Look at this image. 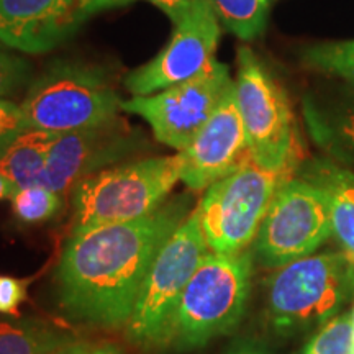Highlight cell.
Returning <instances> with one entry per match:
<instances>
[{
    "instance_id": "ba28073f",
    "label": "cell",
    "mask_w": 354,
    "mask_h": 354,
    "mask_svg": "<svg viewBox=\"0 0 354 354\" xmlns=\"http://www.w3.org/2000/svg\"><path fill=\"white\" fill-rule=\"evenodd\" d=\"M234 94L250 156L271 171L294 172L300 141L294 110L286 91L250 48H240Z\"/></svg>"
},
{
    "instance_id": "83f0119b",
    "label": "cell",
    "mask_w": 354,
    "mask_h": 354,
    "mask_svg": "<svg viewBox=\"0 0 354 354\" xmlns=\"http://www.w3.org/2000/svg\"><path fill=\"white\" fill-rule=\"evenodd\" d=\"M131 2V0H86V6L88 8V13H94L97 10H102V8L120 6V3Z\"/></svg>"
},
{
    "instance_id": "52a82bcc",
    "label": "cell",
    "mask_w": 354,
    "mask_h": 354,
    "mask_svg": "<svg viewBox=\"0 0 354 354\" xmlns=\"http://www.w3.org/2000/svg\"><path fill=\"white\" fill-rule=\"evenodd\" d=\"M292 171H271L251 156L205 190L196 212L212 253L234 254L254 243L276 192Z\"/></svg>"
},
{
    "instance_id": "6da1fadb",
    "label": "cell",
    "mask_w": 354,
    "mask_h": 354,
    "mask_svg": "<svg viewBox=\"0 0 354 354\" xmlns=\"http://www.w3.org/2000/svg\"><path fill=\"white\" fill-rule=\"evenodd\" d=\"M185 216V203L174 201L143 218L71 233L56 272L64 312L91 325L125 326L159 248Z\"/></svg>"
},
{
    "instance_id": "d6986e66",
    "label": "cell",
    "mask_w": 354,
    "mask_h": 354,
    "mask_svg": "<svg viewBox=\"0 0 354 354\" xmlns=\"http://www.w3.org/2000/svg\"><path fill=\"white\" fill-rule=\"evenodd\" d=\"M299 354H354L351 312L338 313L323 323Z\"/></svg>"
},
{
    "instance_id": "4fadbf2b",
    "label": "cell",
    "mask_w": 354,
    "mask_h": 354,
    "mask_svg": "<svg viewBox=\"0 0 354 354\" xmlns=\"http://www.w3.org/2000/svg\"><path fill=\"white\" fill-rule=\"evenodd\" d=\"M179 154L183 158L180 180L192 190H207L250 158L234 82L209 122Z\"/></svg>"
},
{
    "instance_id": "cb8c5ba5",
    "label": "cell",
    "mask_w": 354,
    "mask_h": 354,
    "mask_svg": "<svg viewBox=\"0 0 354 354\" xmlns=\"http://www.w3.org/2000/svg\"><path fill=\"white\" fill-rule=\"evenodd\" d=\"M28 281L10 276H0V313L19 315V307L26 299Z\"/></svg>"
},
{
    "instance_id": "30bf717a",
    "label": "cell",
    "mask_w": 354,
    "mask_h": 354,
    "mask_svg": "<svg viewBox=\"0 0 354 354\" xmlns=\"http://www.w3.org/2000/svg\"><path fill=\"white\" fill-rule=\"evenodd\" d=\"M233 82L227 66L215 61L189 81L123 102L122 110L140 115L149 123L158 141L184 151L218 109Z\"/></svg>"
},
{
    "instance_id": "8fae6325",
    "label": "cell",
    "mask_w": 354,
    "mask_h": 354,
    "mask_svg": "<svg viewBox=\"0 0 354 354\" xmlns=\"http://www.w3.org/2000/svg\"><path fill=\"white\" fill-rule=\"evenodd\" d=\"M218 39V17L209 0L177 21L165 50L127 77L128 92L133 97L153 95L198 76L216 61Z\"/></svg>"
},
{
    "instance_id": "9c48e42d",
    "label": "cell",
    "mask_w": 354,
    "mask_h": 354,
    "mask_svg": "<svg viewBox=\"0 0 354 354\" xmlns=\"http://www.w3.org/2000/svg\"><path fill=\"white\" fill-rule=\"evenodd\" d=\"M333 234L330 202L320 185L290 177L279 187L253 243L261 266L279 269L313 254Z\"/></svg>"
},
{
    "instance_id": "f546056e",
    "label": "cell",
    "mask_w": 354,
    "mask_h": 354,
    "mask_svg": "<svg viewBox=\"0 0 354 354\" xmlns=\"http://www.w3.org/2000/svg\"><path fill=\"white\" fill-rule=\"evenodd\" d=\"M88 351H91V348H88L87 343L76 342L74 344H71L69 348L63 349V351H59L57 354H87Z\"/></svg>"
},
{
    "instance_id": "7402d4cb",
    "label": "cell",
    "mask_w": 354,
    "mask_h": 354,
    "mask_svg": "<svg viewBox=\"0 0 354 354\" xmlns=\"http://www.w3.org/2000/svg\"><path fill=\"white\" fill-rule=\"evenodd\" d=\"M0 41V99L13 95L28 79V64Z\"/></svg>"
},
{
    "instance_id": "d4e9b609",
    "label": "cell",
    "mask_w": 354,
    "mask_h": 354,
    "mask_svg": "<svg viewBox=\"0 0 354 354\" xmlns=\"http://www.w3.org/2000/svg\"><path fill=\"white\" fill-rule=\"evenodd\" d=\"M317 127V125H315ZM318 131H326L343 145L354 148V107L339 110L335 117H331L328 127H317Z\"/></svg>"
},
{
    "instance_id": "9a60e30c",
    "label": "cell",
    "mask_w": 354,
    "mask_h": 354,
    "mask_svg": "<svg viewBox=\"0 0 354 354\" xmlns=\"http://www.w3.org/2000/svg\"><path fill=\"white\" fill-rule=\"evenodd\" d=\"M57 135L26 130L0 153V174L19 189L41 184L48 158Z\"/></svg>"
},
{
    "instance_id": "8992f818",
    "label": "cell",
    "mask_w": 354,
    "mask_h": 354,
    "mask_svg": "<svg viewBox=\"0 0 354 354\" xmlns=\"http://www.w3.org/2000/svg\"><path fill=\"white\" fill-rule=\"evenodd\" d=\"M122 104L102 69L61 61L30 86L20 107L33 130L64 135L112 120Z\"/></svg>"
},
{
    "instance_id": "4316f807",
    "label": "cell",
    "mask_w": 354,
    "mask_h": 354,
    "mask_svg": "<svg viewBox=\"0 0 354 354\" xmlns=\"http://www.w3.org/2000/svg\"><path fill=\"white\" fill-rule=\"evenodd\" d=\"M227 354H272V353L266 346H263V344L256 342H243L238 344V346L230 349Z\"/></svg>"
},
{
    "instance_id": "4dcf8cb0",
    "label": "cell",
    "mask_w": 354,
    "mask_h": 354,
    "mask_svg": "<svg viewBox=\"0 0 354 354\" xmlns=\"http://www.w3.org/2000/svg\"><path fill=\"white\" fill-rule=\"evenodd\" d=\"M87 354H122L120 349L115 346H105V348H99L94 349V351H88Z\"/></svg>"
},
{
    "instance_id": "7a4b0ae2",
    "label": "cell",
    "mask_w": 354,
    "mask_h": 354,
    "mask_svg": "<svg viewBox=\"0 0 354 354\" xmlns=\"http://www.w3.org/2000/svg\"><path fill=\"white\" fill-rule=\"evenodd\" d=\"M253 253H210L185 286L172 317L166 346L180 351L201 348L233 331L251 294Z\"/></svg>"
},
{
    "instance_id": "ffe728a7",
    "label": "cell",
    "mask_w": 354,
    "mask_h": 354,
    "mask_svg": "<svg viewBox=\"0 0 354 354\" xmlns=\"http://www.w3.org/2000/svg\"><path fill=\"white\" fill-rule=\"evenodd\" d=\"M61 207V196L41 184L19 189L12 197V210L21 223L37 225L53 218Z\"/></svg>"
},
{
    "instance_id": "484cf974",
    "label": "cell",
    "mask_w": 354,
    "mask_h": 354,
    "mask_svg": "<svg viewBox=\"0 0 354 354\" xmlns=\"http://www.w3.org/2000/svg\"><path fill=\"white\" fill-rule=\"evenodd\" d=\"M148 2L156 6L159 10L165 12L174 24H177L185 15H189L190 12L196 10L198 6L209 2V0H148Z\"/></svg>"
},
{
    "instance_id": "44dd1931",
    "label": "cell",
    "mask_w": 354,
    "mask_h": 354,
    "mask_svg": "<svg viewBox=\"0 0 354 354\" xmlns=\"http://www.w3.org/2000/svg\"><path fill=\"white\" fill-rule=\"evenodd\" d=\"M304 63L320 73L344 77L354 84V39L317 44L304 53Z\"/></svg>"
},
{
    "instance_id": "ac0fdd59",
    "label": "cell",
    "mask_w": 354,
    "mask_h": 354,
    "mask_svg": "<svg viewBox=\"0 0 354 354\" xmlns=\"http://www.w3.org/2000/svg\"><path fill=\"white\" fill-rule=\"evenodd\" d=\"M225 28L241 39H253L264 32L268 0H212Z\"/></svg>"
},
{
    "instance_id": "603a6c76",
    "label": "cell",
    "mask_w": 354,
    "mask_h": 354,
    "mask_svg": "<svg viewBox=\"0 0 354 354\" xmlns=\"http://www.w3.org/2000/svg\"><path fill=\"white\" fill-rule=\"evenodd\" d=\"M26 130H32V127L20 105L0 99V153Z\"/></svg>"
},
{
    "instance_id": "e0dca14e",
    "label": "cell",
    "mask_w": 354,
    "mask_h": 354,
    "mask_svg": "<svg viewBox=\"0 0 354 354\" xmlns=\"http://www.w3.org/2000/svg\"><path fill=\"white\" fill-rule=\"evenodd\" d=\"M310 180L325 190L330 202L331 230L343 253L354 261V174L323 166Z\"/></svg>"
},
{
    "instance_id": "2e32d148",
    "label": "cell",
    "mask_w": 354,
    "mask_h": 354,
    "mask_svg": "<svg viewBox=\"0 0 354 354\" xmlns=\"http://www.w3.org/2000/svg\"><path fill=\"white\" fill-rule=\"evenodd\" d=\"M77 339L33 318L0 320V354H57Z\"/></svg>"
},
{
    "instance_id": "7c38bea8",
    "label": "cell",
    "mask_w": 354,
    "mask_h": 354,
    "mask_svg": "<svg viewBox=\"0 0 354 354\" xmlns=\"http://www.w3.org/2000/svg\"><path fill=\"white\" fill-rule=\"evenodd\" d=\"M141 146V136L122 117L57 135L53 145L41 185L64 197L88 176L109 169Z\"/></svg>"
},
{
    "instance_id": "1f68e13d",
    "label": "cell",
    "mask_w": 354,
    "mask_h": 354,
    "mask_svg": "<svg viewBox=\"0 0 354 354\" xmlns=\"http://www.w3.org/2000/svg\"><path fill=\"white\" fill-rule=\"evenodd\" d=\"M351 315H353V328H354V307H353V312H351Z\"/></svg>"
},
{
    "instance_id": "277c9868",
    "label": "cell",
    "mask_w": 354,
    "mask_h": 354,
    "mask_svg": "<svg viewBox=\"0 0 354 354\" xmlns=\"http://www.w3.org/2000/svg\"><path fill=\"white\" fill-rule=\"evenodd\" d=\"M354 292V261L343 251L313 253L276 269L268 284V320L282 336L323 325Z\"/></svg>"
},
{
    "instance_id": "5bb4252c",
    "label": "cell",
    "mask_w": 354,
    "mask_h": 354,
    "mask_svg": "<svg viewBox=\"0 0 354 354\" xmlns=\"http://www.w3.org/2000/svg\"><path fill=\"white\" fill-rule=\"evenodd\" d=\"M87 15L86 0H0V41L43 55L66 41Z\"/></svg>"
},
{
    "instance_id": "f1b7e54d",
    "label": "cell",
    "mask_w": 354,
    "mask_h": 354,
    "mask_svg": "<svg viewBox=\"0 0 354 354\" xmlns=\"http://www.w3.org/2000/svg\"><path fill=\"white\" fill-rule=\"evenodd\" d=\"M17 190H19V187L15 184L10 183L6 176L0 174V201H12Z\"/></svg>"
},
{
    "instance_id": "3957f363",
    "label": "cell",
    "mask_w": 354,
    "mask_h": 354,
    "mask_svg": "<svg viewBox=\"0 0 354 354\" xmlns=\"http://www.w3.org/2000/svg\"><path fill=\"white\" fill-rule=\"evenodd\" d=\"M183 158H148L109 167L73 189V233L143 218L158 210L179 183Z\"/></svg>"
},
{
    "instance_id": "5b68a950",
    "label": "cell",
    "mask_w": 354,
    "mask_h": 354,
    "mask_svg": "<svg viewBox=\"0 0 354 354\" xmlns=\"http://www.w3.org/2000/svg\"><path fill=\"white\" fill-rule=\"evenodd\" d=\"M210 253L196 212L159 248L128 318V339L141 348L166 346L169 326L185 286Z\"/></svg>"
}]
</instances>
